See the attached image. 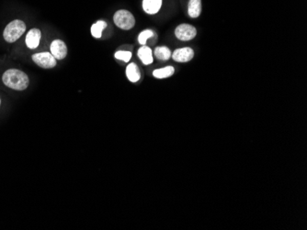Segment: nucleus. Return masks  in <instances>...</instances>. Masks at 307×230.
I'll return each instance as SVG.
<instances>
[{"label": "nucleus", "mask_w": 307, "mask_h": 230, "mask_svg": "<svg viewBox=\"0 0 307 230\" xmlns=\"http://www.w3.org/2000/svg\"><path fill=\"white\" fill-rule=\"evenodd\" d=\"M2 81L6 86L17 91L25 90L29 84L28 76L17 69L6 71L2 77Z\"/></svg>", "instance_id": "obj_1"}, {"label": "nucleus", "mask_w": 307, "mask_h": 230, "mask_svg": "<svg viewBox=\"0 0 307 230\" xmlns=\"http://www.w3.org/2000/svg\"><path fill=\"white\" fill-rule=\"evenodd\" d=\"M25 30H26L25 23L20 20H15L11 21L9 24H7L4 30L3 36L6 42L11 43L18 41L25 32Z\"/></svg>", "instance_id": "obj_2"}, {"label": "nucleus", "mask_w": 307, "mask_h": 230, "mask_svg": "<svg viewBox=\"0 0 307 230\" xmlns=\"http://www.w3.org/2000/svg\"><path fill=\"white\" fill-rule=\"evenodd\" d=\"M113 21L117 27L122 29L128 30L135 27L136 20L135 17L128 10H118L114 14Z\"/></svg>", "instance_id": "obj_3"}, {"label": "nucleus", "mask_w": 307, "mask_h": 230, "mask_svg": "<svg viewBox=\"0 0 307 230\" xmlns=\"http://www.w3.org/2000/svg\"><path fill=\"white\" fill-rule=\"evenodd\" d=\"M31 59L40 67L51 69L56 65V59L51 52H39L31 56Z\"/></svg>", "instance_id": "obj_4"}, {"label": "nucleus", "mask_w": 307, "mask_h": 230, "mask_svg": "<svg viewBox=\"0 0 307 230\" xmlns=\"http://www.w3.org/2000/svg\"><path fill=\"white\" fill-rule=\"evenodd\" d=\"M197 34V30L190 24H181L175 30V35L180 41H191Z\"/></svg>", "instance_id": "obj_5"}, {"label": "nucleus", "mask_w": 307, "mask_h": 230, "mask_svg": "<svg viewBox=\"0 0 307 230\" xmlns=\"http://www.w3.org/2000/svg\"><path fill=\"white\" fill-rule=\"evenodd\" d=\"M51 53L56 60H63L67 54V47L63 41L56 40L51 44Z\"/></svg>", "instance_id": "obj_6"}, {"label": "nucleus", "mask_w": 307, "mask_h": 230, "mask_svg": "<svg viewBox=\"0 0 307 230\" xmlns=\"http://www.w3.org/2000/svg\"><path fill=\"white\" fill-rule=\"evenodd\" d=\"M194 56V51L192 48H180L177 49L172 54V58L175 62L178 63H187L190 62Z\"/></svg>", "instance_id": "obj_7"}, {"label": "nucleus", "mask_w": 307, "mask_h": 230, "mask_svg": "<svg viewBox=\"0 0 307 230\" xmlns=\"http://www.w3.org/2000/svg\"><path fill=\"white\" fill-rule=\"evenodd\" d=\"M42 33L38 28L30 29L26 36V44L29 49H36L41 41Z\"/></svg>", "instance_id": "obj_8"}, {"label": "nucleus", "mask_w": 307, "mask_h": 230, "mask_svg": "<svg viewBox=\"0 0 307 230\" xmlns=\"http://www.w3.org/2000/svg\"><path fill=\"white\" fill-rule=\"evenodd\" d=\"M162 6V0H143V8L147 14H157Z\"/></svg>", "instance_id": "obj_9"}, {"label": "nucleus", "mask_w": 307, "mask_h": 230, "mask_svg": "<svg viewBox=\"0 0 307 230\" xmlns=\"http://www.w3.org/2000/svg\"><path fill=\"white\" fill-rule=\"evenodd\" d=\"M152 51L149 47L143 45L140 49L138 50V57L142 61V63L145 65H148L153 63V54Z\"/></svg>", "instance_id": "obj_10"}, {"label": "nucleus", "mask_w": 307, "mask_h": 230, "mask_svg": "<svg viewBox=\"0 0 307 230\" xmlns=\"http://www.w3.org/2000/svg\"><path fill=\"white\" fill-rule=\"evenodd\" d=\"M201 12V1L200 0H190L188 13L191 18H198Z\"/></svg>", "instance_id": "obj_11"}, {"label": "nucleus", "mask_w": 307, "mask_h": 230, "mask_svg": "<svg viewBox=\"0 0 307 230\" xmlns=\"http://www.w3.org/2000/svg\"><path fill=\"white\" fill-rule=\"evenodd\" d=\"M126 76L132 83H136L137 81H139L141 75L136 63H133L129 64L126 68Z\"/></svg>", "instance_id": "obj_12"}, {"label": "nucleus", "mask_w": 307, "mask_h": 230, "mask_svg": "<svg viewBox=\"0 0 307 230\" xmlns=\"http://www.w3.org/2000/svg\"><path fill=\"white\" fill-rule=\"evenodd\" d=\"M174 72H175L174 67L167 66L162 69H157V70L154 71L153 76L156 78H158V79H164V78L172 77Z\"/></svg>", "instance_id": "obj_13"}, {"label": "nucleus", "mask_w": 307, "mask_h": 230, "mask_svg": "<svg viewBox=\"0 0 307 230\" xmlns=\"http://www.w3.org/2000/svg\"><path fill=\"white\" fill-rule=\"evenodd\" d=\"M107 27V23L105 21H100L94 23L91 27V34L94 38L99 39L101 37L102 30Z\"/></svg>", "instance_id": "obj_14"}, {"label": "nucleus", "mask_w": 307, "mask_h": 230, "mask_svg": "<svg viewBox=\"0 0 307 230\" xmlns=\"http://www.w3.org/2000/svg\"><path fill=\"white\" fill-rule=\"evenodd\" d=\"M155 55L158 60L167 61L171 57V51L168 48L164 47V46L163 47H157V49L155 50Z\"/></svg>", "instance_id": "obj_15"}, {"label": "nucleus", "mask_w": 307, "mask_h": 230, "mask_svg": "<svg viewBox=\"0 0 307 230\" xmlns=\"http://www.w3.org/2000/svg\"><path fill=\"white\" fill-rule=\"evenodd\" d=\"M115 58L118 60H121L122 62L128 63L132 58V52L131 51H119L115 53Z\"/></svg>", "instance_id": "obj_16"}, {"label": "nucleus", "mask_w": 307, "mask_h": 230, "mask_svg": "<svg viewBox=\"0 0 307 230\" xmlns=\"http://www.w3.org/2000/svg\"><path fill=\"white\" fill-rule=\"evenodd\" d=\"M154 35L153 31L150 29H145L140 33V35L138 37V42H140V44L144 45L145 42H147L148 39H150L152 36Z\"/></svg>", "instance_id": "obj_17"}, {"label": "nucleus", "mask_w": 307, "mask_h": 230, "mask_svg": "<svg viewBox=\"0 0 307 230\" xmlns=\"http://www.w3.org/2000/svg\"><path fill=\"white\" fill-rule=\"evenodd\" d=\"M0 104H1V99H0Z\"/></svg>", "instance_id": "obj_18"}]
</instances>
